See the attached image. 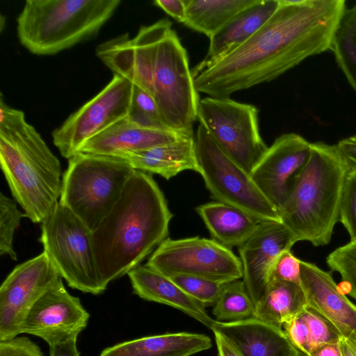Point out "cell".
Here are the masks:
<instances>
[{
  "mask_svg": "<svg viewBox=\"0 0 356 356\" xmlns=\"http://www.w3.org/2000/svg\"><path fill=\"white\" fill-rule=\"evenodd\" d=\"M346 9L344 0H280L274 14L245 42L209 67L192 73L196 90L228 98L330 50Z\"/></svg>",
  "mask_w": 356,
  "mask_h": 356,
  "instance_id": "obj_1",
  "label": "cell"
},
{
  "mask_svg": "<svg viewBox=\"0 0 356 356\" xmlns=\"http://www.w3.org/2000/svg\"><path fill=\"white\" fill-rule=\"evenodd\" d=\"M97 57L113 72L151 96L170 128L194 136L200 101L186 49L168 19L99 44Z\"/></svg>",
  "mask_w": 356,
  "mask_h": 356,
  "instance_id": "obj_2",
  "label": "cell"
},
{
  "mask_svg": "<svg viewBox=\"0 0 356 356\" xmlns=\"http://www.w3.org/2000/svg\"><path fill=\"white\" fill-rule=\"evenodd\" d=\"M172 218L152 176L136 170L109 213L92 232L103 284L127 274L165 239Z\"/></svg>",
  "mask_w": 356,
  "mask_h": 356,
  "instance_id": "obj_3",
  "label": "cell"
},
{
  "mask_svg": "<svg viewBox=\"0 0 356 356\" xmlns=\"http://www.w3.org/2000/svg\"><path fill=\"white\" fill-rule=\"evenodd\" d=\"M0 164L11 194L25 217L42 222L58 202L62 171L58 159L22 111L0 97Z\"/></svg>",
  "mask_w": 356,
  "mask_h": 356,
  "instance_id": "obj_4",
  "label": "cell"
},
{
  "mask_svg": "<svg viewBox=\"0 0 356 356\" xmlns=\"http://www.w3.org/2000/svg\"><path fill=\"white\" fill-rule=\"evenodd\" d=\"M350 168L336 145L311 144L309 159L280 211L281 222L296 242L327 245L339 221L345 181Z\"/></svg>",
  "mask_w": 356,
  "mask_h": 356,
  "instance_id": "obj_5",
  "label": "cell"
},
{
  "mask_svg": "<svg viewBox=\"0 0 356 356\" xmlns=\"http://www.w3.org/2000/svg\"><path fill=\"white\" fill-rule=\"evenodd\" d=\"M120 0H26L17 17L20 44L51 56L95 38Z\"/></svg>",
  "mask_w": 356,
  "mask_h": 356,
  "instance_id": "obj_6",
  "label": "cell"
},
{
  "mask_svg": "<svg viewBox=\"0 0 356 356\" xmlns=\"http://www.w3.org/2000/svg\"><path fill=\"white\" fill-rule=\"evenodd\" d=\"M136 170L120 157L79 152L68 159L58 202L92 232L120 199Z\"/></svg>",
  "mask_w": 356,
  "mask_h": 356,
  "instance_id": "obj_7",
  "label": "cell"
},
{
  "mask_svg": "<svg viewBox=\"0 0 356 356\" xmlns=\"http://www.w3.org/2000/svg\"><path fill=\"white\" fill-rule=\"evenodd\" d=\"M41 223L43 251L68 286L83 293H102L107 287L99 274L92 231L59 202Z\"/></svg>",
  "mask_w": 356,
  "mask_h": 356,
  "instance_id": "obj_8",
  "label": "cell"
},
{
  "mask_svg": "<svg viewBox=\"0 0 356 356\" xmlns=\"http://www.w3.org/2000/svg\"><path fill=\"white\" fill-rule=\"evenodd\" d=\"M200 171L207 188L218 202L236 207L257 220L281 221L278 211L246 172L199 124L195 136Z\"/></svg>",
  "mask_w": 356,
  "mask_h": 356,
  "instance_id": "obj_9",
  "label": "cell"
},
{
  "mask_svg": "<svg viewBox=\"0 0 356 356\" xmlns=\"http://www.w3.org/2000/svg\"><path fill=\"white\" fill-rule=\"evenodd\" d=\"M258 108L230 97L201 99L197 120L220 147L246 172L268 149L259 127Z\"/></svg>",
  "mask_w": 356,
  "mask_h": 356,
  "instance_id": "obj_10",
  "label": "cell"
},
{
  "mask_svg": "<svg viewBox=\"0 0 356 356\" xmlns=\"http://www.w3.org/2000/svg\"><path fill=\"white\" fill-rule=\"evenodd\" d=\"M146 265L167 277L196 276L220 283L243 277L239 257L213 239L199 236L165 238Z\"/></svg>",
  "mask_w": 356,
  "mask_h": 356,
  "instance_id": "obj_11",
  "label": "cell"
},
{
  "mask_svg": "<svg viewBox=\"0 0 356 356\" xmlns=\"http://www.w3.org/2000/svg\"><path fill=\"white\" fill-rule=\"evenodd\" d=\"M134 84L114 74L95 96L72 113L52 131L54 145L70 159L90 139L127 116Z\"/></svg>",
  "mask_w": 356,
  "mask_h": 356,
  "instance_id": "obj_12",
  "label": "cell"
},
{
  "mask_svg": "<svg viewBox=\"0 0 356 356\" xmlns=\"http://www.w3.org/2000/svg\"><path fill=\"white\" fill-rule=\"evenodd\" d=\"M60 277L44 251L13 269L0 287V341L20 334L30 309Z\"/></svg>",
  "mask_w": 356,
  "mask_h": 356,
  "instance_id": "obj_13",
  "label": "cell"
},
{
  "mask_svg": "<svg viewBox=\"0 0 356 356\" xmlns=\"http://www.w3.org/2000/svg\"><path fill=\"white\" fill-rule=\"evenodd\" d=\"M311 144L299 134H282L268 147L250 172L252 181L278 212L309 159Z\"/></svg>",
  "mask_w": 356,
  "mask_h": 356,
  "instance_id": "obj_14",
  "label": "cell"
},
{
  "mask_svg": "<svg viewBox=\"0 0 356 356\" xmlns=\"http://www.w3.org/2000/svg\"><path fill=\"white\" fill-rule=\"evenodd\" d=\"M63 278L32 306L20 328V334L36 336L49 346L77 338L86 327L89 313L80 299L65 289Z\"/></svg>",
  "mask_w": 356,
  "mask_h": 356,
  "instance_id": "obj_15",
  "label": "cell"
},
{
  "mask_svg": "<svg viewBox=\"0 0 356 356\" xmlns=\"http://www.w3.org/2000/svg\"><path fill=\"white\" fill-rule=\"evenodd\" d=\"M296 243L292 232L281 221H262L238 247L243 282L255 305L267 289L277 261Z\"/></svg>",
  "mask_w": 356,
  "mask_h": 356,
  "instance_id": "obj_16",
  "label": "cell"
},
{
  "mask_svg": "<svg viewBox=\"0 0 356 356\" xmlns=\"http://www.w3.org/2000/svg\"><path fill=\"white\" fill-rule=\"evenodd\" d=\"M300 286L307 308L328 321L341 336L356 332V305L339 291L331 273L300 260Z\"/></svg>",
  "mask_w": 356,
  "mask_h": 356,
  "instance_id": "obj_17",
  "label": "cell"
},
{
  "mask_svg": "<svg viewBox=\"0 0 356 356\" xmlns=\"http://www.w3.org/2000/svg\"><path fill=\"white\" fill-rule=\"evenodd\" d=\"M186 137L175 131L144 128L127 117L88 140L79 152L123 158L125 156L170 144Z\"/></svg>",
  "mask_w": 356,
  "mask_h": 356,
  "instance_id": "obj_18",
  "label": "cell"
},
{
  "mask_svg": "<svg viewBox=\"0 0 356 356\" xmlns=\"http://www.w3.org/2000/svg\"><path fill=\"white\" fill-rule=\"evenodd\" d=\"M211 330L241 356H292L296 352L283 329L254 317L235 322L216 321Z\"/></svg>",
  "mask_w": 356,
  "mask_h": 356,
  "instance_id": "obj_19",
  "label": "cell"
},
{
  "mask_svg": "<svg viewBox=\"0 0 356 356\" xmlns=\"http://www.w3.org/2000/svg\"><path fill=\"white\" fill-rule=\"evenodd\" d=\"M280 0H258L235 15L210 38L206 56L191 72L213 65L250 38L277 10Z\"/></svg>",
  "mask_w": 356,
  "mask_h": 356,
  "instance_id": "obj_20",
  "label": "cell"
},
{
  "mask_svg": "<svg viewBox=\"0 0 356 356\" xmlns=\"http://www.w3.org/2000/svg\"><path fill=\"white\" fill-rule=\"evenodd\" d=\"M133 293L140 298L176 308L200 321L209 329L216 323L204 305L184 292L170 277L147 265L140 264L127 274Z\"/></svg>",
  "mask_w": 356,
  "mask_h": 356,
  "instance_id": "obj_21",
  "label": "cell"
},
{
  "mask_svg": "<svg viewBox=\"0 0 356 356\" xmlns=\"http://www.w3.org/2000/svg\"><path fill=\"white\" fill-rule=\"evenodd\" d=\"M204 334L173 332L146 336L104 349L99 356H191L211 347Z\"/></svg>",
  "mask_w": 356,
  "mask_h": 356,
  "instance_id": "obj_22",
  "label": "cell"
},
{
  "mask_svg": "<svg viewBox=\"0 0 356 356\" xmlns=\"http://www.w3.org/2000/svg\"><path fill=\"white\" fill-rule=\"evenodd\" d=\"M122 159L136 170L157 174L167 180L185 170L200 171L194 136L131 153Z\"/></svg>",
  "mask_w": 356,
  "mask_h": 356,
  "instance_id": "obj_23",
  "label": "cell"
},
{
  "mask_svg": "<svg viewBox=\"0 0 356 356\" xmlns=\"http://www.w3.org/2000/svg\"><path fill=\"white\" fill-rule=\"evenodd\" d=\"M196 211L212 239L230 250L243 245L260 223L242 210L220 202L201 204L196 208Z\"/></svg>",
  "mask_w": 356,
  "mask_h": 356,
  "instance_id": "obj_24",
  "label": "cell"
},
{
  "mask_svg": "<svg viewBox=\"0 0 356 356\" xmlns=\"http://www.w3.org/2000/svg\"><path fill=\"white\" fill-rule=\"evenodd\" d=\"M254 318L283 329L285 323L307 307L300 285L270 279L261 299L255 305Z\"/></svg>",
  "mask_w": 356,
  "mask_h": 356,
  "instance_id": "obj_25",
  "label": "cell"
},
{
  "mask_svg": "<svg viewBox=\"0 0 356 356\" xmlns=\"http://www.w3.org/2000/svg\"><path fill=\"white\" fill-rule=\"evenodd\" d=\"M258 0H184L188 27L209 38L235 15Z\"/></svg>",
  "mask_w": 356,
  "mask_h": 356,
  "instance_id": "obj_26",
  "label": "cell"
},
{
  "mask_svg": "<svg viewBox=\"0 0 356 356\" xmlns=\"http://www.w3.org/2000/svg\"><path fill=\"white\" fill-rule=\"evenodd\" d=\"M255 304L239 280L224 284L212 314L219 322H235L252 318Z\"/></svg>",
  "mask_w": 356,
  "mask_h": 356,
  "instance_id": "obj_27",
  "label": "cell"
},
{
  "mask_svg": "<svg viewBox=\"0 0 356 356\" xmlns=\"http://www.w3.org/2000/svg\"><path fill=\"white\" fill-rule=\"evenodd\" d=\"M330 50L339 67L356 91V4L346 9Z\"/></svg>",
  "mask_w": 356,
  "mask_h": 356,
  "instance_id": "obj_28",
  "label": "cell"
},
{
  "mask_svg": "<svg viewBox=\"0 0 356 356\" xmlns=\"http://www.w3.org/2000/svg\"><path fill=\"white\" fill-rule=\"evenodd\" d=\"M127 118L134 124L144 128L174 131L165 121L154 99L134 85Z\"/></svg>",
  "mask_w": 356,
  "mask_h": 356,
  "instance_id": "obj_29",
  "label": "cell"
},
{
  "mask_svg": "<svg viewBox=\"0 0 356 356\" xmlns=\"http://www.w3.org/2000/svg\"><path fill=\"white\" fill-rule=\"evenodd\" d=\"M22 217H25L12 200L0 193V254L8 255L13 260L17 259L13 248V237L15 230L19 226Z\"/></svg>",
  "mask_w": 356,
  "mask_h": 356,
  "instance_id": "obj_30",
  "label": "cell"
},
{
  "mask_svg": "<svg viewBox=\"0 0 356 356\" xmlns=\"http://www.w3.org/2000/svg\"><path fill=\"white\" fill-rule=\"evenodd\" d=\"M327 266L337 272L347 285L348 293L356 300V243H348L332 251L326 259Z\"/></svg>",
  "mask_w": 356,
  "mask_h": 356,
  "instance_id": "obj_31",
  "label": "cell"
},
{
  "mask_svg": "<svg viewBox=\"0 0 356 356\" xmlns=\"http://www.w3.org/2000/svg\"><path fill=\"white\" fill-rule=\"evenodd\" d=\"M300 315L308 328V340L305 353L309 355L317 348L337 341L342 337L328 321L314 310L307 307Z\"/></svg>",
  "mask_w": 356,
  "mask_h": 356,
  "instance_id": "obj_32",
  "label": "cell"
},
{
  "mask_svg": "<svg viewBox=\"0 0 356 356\" xmlns=\"http://www.w3.org/2000/svg\"><path fill=\"white\" fill-rule=\"evenodd\" d=\"M168 277L188 295L204 305H214L225 284L190 275H174Z\"/></svg>",
  "mask_w": 356,
  "mask_h": 356,
  "instance_id": "obj_33",
  "label": "cell"
},
{
  "mask_svg": "<svg viewBox=\"0 0 356 356\" xmlns=\"http://www.w3.org/2000/svg\"><path fill=\"white\" fill-rule=\"evenodd\" d=\"M339 221L350 236V242L356 243V170H350L340 204Z\"/></svg>",
  "mask_w": 356,
  "mask_h": 356,
  "instance_id": "obj_34",
  "label": "cell"
},
{
  "mask_svg": "<svg viewBox=\"0 0 356 356\" xmlns=\"http://www.w3.org/2000/svg\"><path fill=\"white\" fill-rule=\"evenodd\" d=\"M270 279H277L300 285V259L291 250L284 252L277 261Z\"/></svg>",
  "mask_w": 356,
  "mask_h": 356,
  "instance_id": "obj_35",
  "label": "cell"
},
{
  "mask_svg": "<svg viewBox=\"0 0 356 356\" xmlns=\"http://www.w3.org/2000/svg\"><path fill=\"white\" fill-rule=\"evenodd\" d=\"M0 356H44L40 348L26 337L0 341Z\"/></svg>",
  "mask_w": 356,
  "mask_h": 356,
  "instance_id": "obj_36",
  "label": "cell"
},
{
  "mask_svg": "<svg viewBox=\"0 0 356 356\" xmlns=\"http://www.w3.org/2000/svg\"><path fill=\"white\" fill-rule=\"evenodd\" d=\"M153 3L179 22H185L186 7L184 0H156Z\"/></svg>",
  "mask_w": 356,
  "mask_h": 356,
  "instance_id": "obj_37",
  "label": "cell"
},
{
  "mask_svg": "<svg viewBox=\"0 0 356 356\" xmlns=\"http://www.w3.org/2000/svg\"><path fill=\"white\" fill-rule=\"evenodd\" d=\"M337 145L350 170H356V134L340 140Z\"/></svg>",
  "mask_w": 356,
  "mask_h": 356,
  "instance_id": "obj_38",
  "label": "cell"
},
{
  "mask_svg": "<svg viewBox=\"0 0 356 356\" xmlns=\"http://www.w3.org/2000/svg\"><path fill=\"white\" fill-rule=\"evenodd\" d=\"M76 341L77 338H72L49 346L50 356H79Z\"/></svg>",
  "mask_w": 356,
  "mask_h": 356,
  "instance_id": "obj_39",
  "label": "cell"
},
{
  "mask_svg": "<svg viewBox=\"0 0 356 356\" xmlns=\"http://www.w3.org/2000/svg\"><path fill=\"white\" fill-rule=\"evenodd\" d=\"M325 343L314 350L309 356H342L339 341Z\"/></svg>",
  "mask_w": 356,
  "mask_h": 356,
  "instance_id": "obj_40",
  "label": "cell"
},
{
  "mask_svg": "<svg viewBox=\"0 0 356 356\" xmlns=\"http://www.w3.org/2000/svg\"><path fill=\"white\" fill-rule=\"evenodd\" d=\"M213 332L218 356H241L218 332Z\"/></svg>",
  "mask_w": 356,
  "mask_h": 356,
  "instance_id": "obj_41",
  "label": "cell"
},
{
  "mask_svg": "<svg viewBox=\"0 0 356 356\" xmlns=\"http://www.w3.org/2000/svg\"><path fill=\"white\" fill-rule=\"evenodd\" d=\"M339 341L342 356H356V351L351 347L346 337H341Z\"/></svg>",
  "mask_w": 356,
  "mask_h": 356,
  "instance_id": "obj_42",
  "label": "cell"
},
{
  "mask_svg": "<svg viewBox=\"0 0 356 356\" xmlns=\"http://www.w3.org/2000/svg\"><path fill=\"white\" fill-rule=\"evenodd\" d=\"M351 347L356 351V332L350 333L346 337Z\"/></svg>",
  "mask_w": 356,
  "mask_h": 356,
  "instance_id": "obj_43",
  "label": "cell"
},
{
  "mask_svg": "<svg viewBox=\"0 0 356 356\" xmlns=\"http://www.w3.org/2000/svg\"><path fill=\"white\" fill-rule=\"evenodd\" d=\"M292 356H302L300 350L297 348H296V352L293 353Z\"/></svg>",
  "mask_w": 356,
  "mask_h": 356,
  "instance_id": "obj_44",
  "label": "cell"
},
{
  "mask_svg": "<svg viewBox=\"0 0 356 356\" xmlns=\"http://www.w3.org/2000/svg\"><path fill=\"white\" fill-rule=\"evenodd\" d=\"M297 349H298V348H297ZM298 350H299V349H298ZM300 350V353H301L302 356H309L307 354H306V353H303V352H302V351H301L300 350Z\"/></svg>",
  "mask_w": 356,
  "mask_h": 356,
  "instance_id": "obj_45",
  "label": "cell"
}]
</instances>
